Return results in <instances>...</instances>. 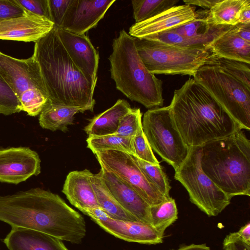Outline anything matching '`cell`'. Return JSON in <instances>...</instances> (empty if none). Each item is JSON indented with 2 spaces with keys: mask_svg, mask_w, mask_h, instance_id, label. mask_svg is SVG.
Here are the masks:
<instances>
[{
  "mask_svg": "<svg viewBox=\"0 0 250 250\" xmlns=\"http://www.w3.org/2000/svg\"><path fill=\"white\" fill-rule=\"evenodd\" d=\"M95 155L101 167L112 172L128 185L150 206L158 204L168 199L148 180L131 154L109 150L96 153Z\"/></svg>",
  "mask_w": 250,
  "mask_h": 250,
  "instance_id": "obj_11",
  "label": "cell"
},
{
  "mask_svg": "<svg viewBox=\"0 0 250 250\" xmlns=\"http://www.w3.org/2000/svg\"><path fill=\"white\" fill-rule=\"evenodd\" d=\"M131 108L126 100L119 99L111 107L92 118L84 130L88 137L114 134L122 117Z\"/></svg>",
  "mask_w": 250,
  "mask_h": 250,
  "instance_id": "obj_21",
  "label": "cell"
},
{
  "mask_svg": "<svg viewBox=\"0 0 250 250\" xmlns=\"http://www.w3.org/2000/svg\"><path fill=\"white\" fill-rule=\"evenodd\" d=\"M142 113L140 108H131L121 119L115 134L132 138L142 127Z\"/></svg>",
  "mask_w": 250,
  "mask_h": 250,
  "instance_id": "obj_33",
  "label": "cell"
},
{
  "mask_svg": "<svg viewBox=\"0 0 250 250\" xmlns=\"http://www.w3.org/2000/svg\"><path fill=\"white\" fill-rule=\"evenodd\" d=\"M179 0H132L135 23L141 22L176 6Z\"/></svg>",
  "mask_w": 250,
  "mask_h": 250,
  "instance_id": "obj_29",
  "label": "cell"
},
{
  "mask_svg": "<svg viewBox=\"0 0 250 250\" xmlns=\"http://www.w3.org/2000/svg\"><path fill=\"white\" fill-rule=\"evenodd\" d=\"M201 157V146L190 147L186 159L175 170L174 178L186 188L192 204L208 217L216 216L231 199L202 171Z\"/></svg>",
  "mask_w": 250,
  "mask_h": 250,
  "instance_id": "obj_8",
  "label": "cell"
},
{
  "mask_svg": "<svg viewBox=\"0 0 250 250\" xmlns=\"http://www.w3.org/2000/svg\"><path fill=\"white\" fill-rule=\"evenodd\" d=\"M231 240H239L250 246V223L249 222L235 232L230 233L226 237Z\"/></svg>",
  "mask_w": 250,
  "mask_h": 250,
  "instance_id": "obj_39",
  "label": "cell"
},
{
  "mask_svg": "<svg viewBox=\"0 0 250 250\" xmlns=\"http://www.w3.org/2000/svg\"><path fill=\"white\" fill-rule=\"evenodd\" d=\"M239 23H250V0H248L240 12Z\"/></svg>",
  "mask_w": 250,
  "mask_h": 250,
  "instance_id": "obj_43",
  "label": "cell"
},
{
  "mask_svg": "<svg viewBox=\"0 0 250 250\" xmlns=\"http://www.w3.org/2000/svg\"><path fill=\"white\" fill-rule=\"evenodd\" d=\"M170 250H210V249L206 244H192L188 245L181 246L176 250L172 249Z\"/></svg>",
  "mask_w": 250,
  "mask_h": 250,
  "instance_id": "obj_44",
  "label": "cell"
},
{
  "mask_svg": "<svg viewBox=\"0 0 250 250\" xmlns=\"http://www.w3.org/2000/svg\"><path fill=\"white\" fill-rule=\"evenodd\" d=\"M103 179L120 205L138 221L151 226L150 206L131 187L101 167Z\"/></svg>",
  "mask_w": 250,
  "mask_h": 250,
  "instance_id": "obj_18",
  "label": "cell"
},
{
  "mask_svg": "<svg viewBox=\"0 0 250 250\" xmlns=\"http://www.w3.org/2000/svg\"><path fill=\"white\" fill-rule=\"evenodd\" d=\"M232 30L239 37L250 42V23H239L234 26Z\"/></svg>",
  "mask_w": 250,
  "mask_h": 250,
  "instance_id": "obj_41",
  "label": "cell"
},
{
  "mask_svg": "<svg viewBox=\"0 0 250 250\" xmlns=\"http://www.w3.org/2000/svg\"><path fill=\"white\" fill-rule=\"evenodd\" d=\"M115 1V0H72L60 28L76 34L84 35L97 26Z\"/></svg>",
  "mask_w": 250,
  "mask_h": 250,
  "instance_id": "obj_15",
  "label": "cell"
},
{
  "mask_svg": "<svg viewBox=\"0 0 250 250\" xmlns=\"http://www.w3.org/2000/svg\"><path fill=\"white\" fill-rule=\"evenodd\" d=\"M112 46L108 60L116 88L147 108L162 106L163 82L145 65L137 52L135 38L123 29L113 40Z\"/></svg>",
  "mask_w": 250,
  "mask_h": 250,
  "instance_id": "obj_5",
  "label": "cell"
},
{
  "mask_svg": "<svg viewBox=\"0 0 250 250\" xmlns=\"http://www.w3.org/2000/svg\"><path fill=\"white\" fill-rule=\"evenodd\" d=\"M223 246L224 250H250V246L241 241L229 239L226 237L223 241Z\"/></svg>",
  "mask_w": 250,
  "mask_h": 250,
  "instance_id": "obj_40",
  "label": "cell"
},
{
  "mask_svg": "<svg viewBox=\"0 0 250 250\" xmlns=\"http://www.w3.org/2000/svg\"><path fill=\"white\" fill-rule=\"evenodd\" d=\"M196 7L188 4L174 6L145 21L130 26L128 34L143 39L147 36L173 28L196 18Z\"/></svg>",
  "mask_w": 250,
  "mask_h": 250,
  "instance_id": "obj_17",
  "label": "cell"
},
{
  "mask_svg": "<svg viewBox=\"0 0 250 250\" xmlns=\"http://www.w3.org/2000/svg\"><path fill=\"white\" fill-rule=\"evenodd\" d=\"M0 221L74 244L81 243L86 234L80 213L58 195L39 188L0 196Z\"/></svg>",
  "mask_w": 250,
  "mask_h": 250,
  "instance_id": "obj_1",
  "label": "cell"
},
{
  "mask_svg": "<svg viewBox=\"0 0 250 250\" xmlns=\"http://www.w3.org/2000/svg\"><path fill=\"white\" fill-rule=\"evenodd\" d=\"M137 52L153 74L193 76L214 54L211 48H186L135 38Z\"/></svg>",
  "mask_w": 250,
  "mask_h": 250,
  "instance_id": "obj_7",
  "label": "cell"
},
{
  "mask_svg": "<svg viewBox=\"0 0 250 250\" xmlns=\"http://www.w3.org/2000/svg\"><path fill=\"white\" fill-rule=\"evenodd\" d=\"M233 27L213 41L210 48L218 57L250 64V42L235 34Z\"/></svg>",
  "mask_w": 250,
  "mask_h": 250,
  "instance_id": "obj_22",
  "label": "cell"
},
{
  "mask_svg": "<svg viewBox=\"0 0 250 250\" xmlns=\"http://www.w3.org/2000/svg\"><path fill=\"white\" fill-rule=\"evenodd\" d=\"M54 27V23L47 18L29 12L0 21V40L36 42Z\"/></svg>",
  "mask_w": 250,
  "mask_h": 250,
  "instance_id": "obj_16",
  "label": "cell"
},
{
  "mask_svg": "<svg viewBox=\"0 0 250 250\" xmlns=\"http://www.w3.org/2000/svg\"><path fill=\"white\" fill-rule=\"evenodd\" d=\"M78 112H81L77 108L55 104L48 100L39 114V124L44 129L66 132Z\"/></svg>",
  "mask_w": 250,
  "mask_h": 250,
  "instance_id": "obj_24",
  "label": "cell"
},
{
  "mask_svg": "<svg viewBox=\"0 0 250 250\" xmlns=\"http://www.w3.org/2000/svg\"><path fill=\"white\" fill-rule=\"evenodd\" d=\"M58 36L69 57L87 81L96 86L99 55L85 34H76L56 28Z\"/></svg>",
  "mask_w": 250,
  "mask_h": 250,
  "instance_id": "obj_14",
  "label": "cell"
},
{
  "mask_svg": "<svg viewBox=\"0 0 250 250\" xmlns=\"http://www.w3.org/2000/svg\"><path fill=\"white\" fill-rule=\"evenodd\" d=\"M241 127L250 129V87L207 61L193 76Z\"/></svg>",
  "mask_w": 250,
  "mask_h": 250,
  "instance_id": "obj_6",
  "label": "cell"
},
{
  "mask_svg": "<svg viewBox=\"0 0 250 250\" xmlns=\"http://www.w3.org/2000/svg\"><path fill=\"white\" fill-rule=\"evenodd\" d=\"M132 155L152 165L160 164L143 132L142 126L132 138Z\"/></svg>",
  "mask_w": 250,
  "mask_h": 250,
  "instance_id": "obj_34",
  "label": "cell"
},
{
  "mask_svg": "<svg viewBox=\"0 0 250 250\" xmlns=\"http://www.w3.org/2000/svg\"><path fill=\"white\" fill-rule=\"evenodd\" d=\"M223 34L188 38L183 37L170 30H167L147 36L143 39L181 47L210 48V45L213 42Z\"/></svg>",
  "mask_w": 250,
  "mask_h": 250,
  "instance_id": "obj_26",
  "label": "cell"
},
{
  "mask_svg": "<svg viewBox=\"0 0 250 250\" xmlns=\"http://www.w3.org/2000/svg\"><path fill=\"white\" fill-rule=\"evenodd\" d=\"M90 181L99 207L109 217L120 220L137 221L120 205L111 194L103 179L101 170L97 174H92Z\"/></svg>",
  "mask_w": 250,
  "mask_h": 250,
  "instance_id": "obj_25",
  "label": "cell"
},
{
  "mask_svg": "<svg viewBox=\"0 0 250 250\" xmlns=\"http://www.w3.org/2000/svg\"><path fill=\"white\" fill-rule=\"evenodd\" d=\"M92 174L87 169L71 171L66 176L62 189L69 202L83 213L100 208L90 181Z\"/></svg>",
  "mask_w": 250,
  "mask_h": 250,
  "instance_id": "obj_19",
  "label": "cell"
},
{
  "mask_svg": "<svg viewBox=\"0 0 250 250\" xmlns=\"http://www.w3.org/2000/svg\"><path fill=\"white\" fill-rule=\"evenodd\" d=\"M169 106L173 123L188 147L202 146L242 130L193 78L175 90Z\"/></svg>",
  "mask_w": 250,
  "mask_h": 250,
  "instance_id": "obj_2",
  "label": "cell"
},
{
  "mask_svg": "<svg viewBox=\"0 0 250 250\" xmlns=\"http://www.w3.org/2000/svg\"><path fill=\"white\" fill-rule=\"evenodd\" d=\"M33 55L38 62L51 103L93 112L96 86L74 64L53 29L35 42Z\"/></svg>",
  "mask_w": 250,
  "mask_h": 250,
  "instance_id": "obj_3",
  "label": "cell"
},
{
  "mask_svg": "<svg viewBox=\"0 0 250 250\" xmlns=\"http://www.w3.org/2000/svg\"><path fill=\"white\" fill-rule=\"evenodd\" d=\"M83 213L104 230L124 240L147 245L163 242L164 236L149 224L111 218L100 208L87 210Z\"/></svg>",
  "mask_w": 250,
  "mask_h": 250,
  "instance_id": "obj_12",
  "label": "cell"
},
{
  "mask_svg": "<svg viewBox=\"0 0 250 250\" xmlns=\"http://www.w3.org/2000/svg\"><path fill=\"white\" fill-rule=\"evenodd\" d=\"M201 167L231 199L250 195V141L242 130L202 146Z\"/></svg>",
  "mask_w": 250,
  "mask_h": 250,
  "instance_id": "obj_4",
  "label": "cell"
},
{
  "mask_svg": "<svg viewBox=\"0 0 250 250\" xmlns=\"http://www.w3.org/2000/svg\"><path fill=\"white\" fill-rule=\"evenodd\" d=\"M151 226L164 236L166 229L178 219L175 201L171 197L163 202L150 207Z\"/></svg>",
  "mask_w": 250,
  "mask_h": 250,
  "instance_id": "obj_28",
  "label": "cell"
},
{
  "mask_svg": "<svg viewBox=\"0 0 250 250\" xmlns=\"http://www.w3.org/2000/svg\"><path fill=\"white\" fill-rule=\"evenodd\" d=\"M0 77L16 94L21 105L48 95L39 64L33 55L19 59L0 51Z\"/></svg>",
  "mask_w": 250,
  "mask_h": 250,
  "instance_id": "obj_10",
  "label": "cell"
},
{
  "mask_svg": "<svg viewBox=\"0 0 250 250\" xmlns=\"http://www.w3.org/2000/svg\"><path fill=\"white\" fill-rule=\"evenodd\" d=\"M132 155L136 163L150 183L167 198H169L171 187L168 178L160 164L152 165Z\"/></svg>",
  "mask_w": 250,
  "mask_h": 250,
  "instance_id": "obj_31",
  "label": "cell"
},
{
  "mask_svg": "<svg viewBox=\"0 0 250 250\" xmlns=\"http://www.w3.org/2000/svg\"></svg>",
  "mask_w": 250,
  "mask_h": 250,
  "instance_id": "obj_45",
  "label": "cell"
},
{
  "mask_svg": "<svg viewBox=\"0 0 250 250\" xmlns=\"http://www.w3.org/2000/svg\"><path fill=\"white\" fill-rule=\"evenodd\" d=\"M250 87V65L244 62L220 57L213 54L207 61Z\"/></svg>",
  "mask_w": 250,
  "mask_h": 250,
  "instance_id": "obj_32",
  "label": "cell"
},
{
  "mask_svg": "<svg viewBox=\"0 0 250 250\" xmlns=\"http://www.w3.org/2000/svg\"><path fill=\"white\" fill-rule=\"evenodd\" d=\"M41 173L38 154L27 147L0 149V182L18 184Z\"/></svg>",
  "mask_w": 250,
  "mask_h": 250,
  "instance_id": "obj_13",
  "label": "cell"
},
{
  "mask_svg": "<svg viewBox=\"0 0 250 250\" xmlns=\"http://www.w3.org/2000/svg\"><path fill=\"white\" fill-rule=\"evenodd\" d=\"M28 12L44 17L51 21L48 0H15Z\"/></svg>",
  "mask_w": 250,
  "mask_h": 250,
  "instance_id": "obj_37",
  "label": "cell"
},
{
  "mask_svg": "<svg viewBox=\"0 0 250 250\" xmlns=\"http://www.w3.org/2000/svg\"><path fill=\"white\" fill-rule=\"evenodd\" d=\"M87 147L95 154L96 153L115 150L133 153L131 138H124L115 134L98 136L88 137Z\"/></svg>",
  "mask_w": 250,
  "mask_h": 250,
  "instance_id": "obj_30",
  "label": "cell"
},
{
  "mask_svg": "<svg viewBox=\"0 0 250 250\" xmlns=\"http://www.w3.org/2000/svg\"><path fill=\"white\" fill-rule=\"evenodd\" d=\"M3 242L9 250H68L55 237L21 227H12Z\"/></svg>",
  "mask_w": 250,
  "mask_h": 250,
  "instance_id": "obj_20",
  "label": "cell"
},
{
  "mask_svg": "<svg viewBox=\"0 0 250 250\" xmlns=\"http://www.w3.org/2000/svg\"><path fill=\"white\" fill-rule=\"evenodd\" d=\"M72 0H48L51 21L54 27L60 28Z\"/></svg>",
  "mask_w": 250,
  "mask_h": 250,
  "instance_id": "obj_36",
  "label": "cell"
},
{
  "mask_svg": "<svg viewBox=\"0 0 250 250\" xmlns=\"http://www.w3.org/2000/svg\"><path fill=\"white\" fill-rule=\"evenodd\" d=\"M248 0H221L209 10L212 23L216 25H236L240 12Z\"/></svg>",
  "mask_w": 250,
  "mask_h": 250,
  "instance_id": "obj_27",
  "label": "cell"
},
{
  "mask_svg": "<svg viewBox=\"0 0 250 250\" xmlns=\"http://www.w3.org/2000/svg\"><path fill=\"white\" fill-rule=\"evenodd\" d=\"M21 111V105L17 96L0 77V114L9 115Z\"/></svg>",
  "mask_w": 250,
  "mask_h": 250,
  "instance_id": "obj_35",
  "label": "cell"
},
{
  "mask_svg": "<svg viewBox=\"0 0 250 250\" xmlns=\"http://www.w3.org/2000/svg\"><path fill=\"white\" fill-rule=\"evenodd\" d=\"M142 126L152 150L177 170L188 156L189 147L173 123L169 105L147 110Z\"/></svg>",
  "mask_w": 250,
  "mask_h": 250,
  "instance_id": "obj_9",
  "label": "cell"
},
{
  "mask_svg": "<svg viewBox=\"0 0 250 250\" xmlns=\"http://www.w3.org/2000/svg\"><path fill=\"white\" fill-rule=\"evenodd\" d=\"M197 11V15L195 19L169 30L185 38H194L223 34L233 27L213 24L210 20L209 10L200 9Z\"/></svg>",
  "mask_w": 250,
  "mask_h": 250,
  "instance_id": "obj_23",
  "label": "cell"
},
{
  "mask_svg": "<svg viewBox=\"0 0 250 250\" xmlns=\"http://www.w3.org/2000/svg\"><path fill=\"white\" fill-rule=\"evenodd\" d=\"M221 0H184L185 4L189 5H196L205 10L211 9L214 5Z\"/></svg>",
  "mask_w": 250,
  "mask_h": 250,
  "instance_id": "obj_42",
  "label": "cell"
},
{
  "mask_svg": "<svg viewBox=\"0 0 250 250\" xmlns=\"http://www.w3.org/2000/svg\"><path fill=\"white\" fill-rule=\"evenodd\" d=\"M29 13L15 0H0V21L25 15Z\"/></svg>",
  "mask_w": 250,
  "mask_h": 250,
  "instance_id": "obj_38",
  "label": "cell"
}]
</instances>
